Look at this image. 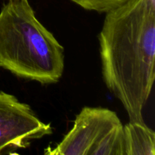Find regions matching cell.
Listing matches in <instances>:
<instances>
[{
    "mask_svg": "<svg viewBox=\"0 0 155 155\" xmlns=\"http://www.w3.org/2000/svg\"><path fill=\"white\" fill-rule=\"evenodd\" d=\"M98 40L106 86L130 121L144 122L155 78V0H129L106 13Z\"/></svg>",
    "mask_w": 155,
    "mask_h": 155,
    "instance_id": "cell-1",
    "label": "cell"
},
{
    "mask_svg": "<svg viewBox=\"0 0 155 155\" xmlns=\"http://www.w3.org/2000/svg\"><path fill=\"white\" fill-rule=\"evenodd\" d=\"M0 68L42 84L58 83L63 75L64 48L28 0H8L0 11Z\"/></svg>",
    "mask_w": 155,
    "mask_h": 155,
    "instance_id": "cell-2",
    "label": "cell"
},
{
    "mask_svg": "<svg viewBox=\"0 0 155 155\" xmlns=\"http://www.w3.org/2000/svg\"><path fill=\"white\" fill-rule=\"evenodd\" d=\"M47 155H125L124 125L114 111L84 107L64 139Z\"/></svg>",
    "mask_w": 155,
    "mask_h": 155,
    "instance_id": "cell-3",
    "label": "cell"
},
{
    "mask_svg": "<svg viewBox=\"0 0 155 155\" xmlns=\"http://www.w3.org/2000/svg\"><path fill=\"white\" fill-rule=\"evenodd\" d=\"M51 133V126L42 122L28 104L0 91V154H15Z\"/></svg>",
    "mask_w": 155,
    "mask_h": 155,
    "instance_id": "cell-4",
    "label": "cell"
},
{
    "mask_svg": "<svg viewBox=\"0 0 155 155\" xmlns=\"http://www.w3.org/2000/svg\"><path fill=\"white\" fill-rule=\"evenodd\" d=\"M125 155H154V132L145 122H132L124 126Z\"/></svg>",
    "mask_w": 155,
    "mask_h": 155,
    "instance_id": "cell-5",
    "label": "cell"
},
{
    "mask_svg": "<svg viewBox=\"0 0 155 155\" xmlns=\"http://www.w3.org/2000/svg\"><path fill=\"white\" fill-rule=\"evenodd\" d=\"M77 5L88 11H95L99 13H107L129 0H71Z\"/></svg>",
    "mask_w": 155,
    "mask_h": 155,
    "instance_id": "cell-6",
    "label": "cell"
}]
</instances>
